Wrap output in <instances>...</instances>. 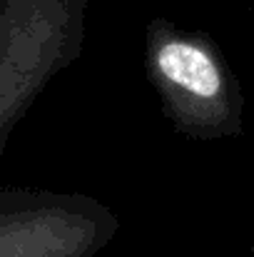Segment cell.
Segmentation results:
<instances>
[{"label":"cell","instance_id":"obj_3","mask_svg":"<svg viewBox=\"0 0 254 257\" xmlns=\"http://www.w3.org/2000/svg\"><path fill=\"white\" fill-rule=\"evenodd\" d=\"M117 230L90 195L0 187V257H95Z\"/></svg>","mask_w":254,"mask_h":257},{"label":"cell","instance_id":"obj_2","mask_svg":"<svg viewBox=\"0 0 254 257\" xmlns=\"http://www.w3.org/2000/svg\"><path fill=\"white\" fill-rule=\"evenodd\" d=\"M90 0H0V155L33 102L83 50Z\"/></svg>","mask_w":254,"mask_h":257},{"label":"cell","instance_id":"obj_1","mask_svg":"<svg viewBox=\"0 0 254 257\" xmlns=\"http://www.w3.org/2000/svg\"><path fill=\"white\" fill-rule=\"evenodd\" d=\"M147 75L174 127L197 140L242 133V92L217 43L155 18L147 25Z\"/></svg>","mask_w":254,"mask_h":257}]
</instances>
